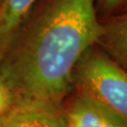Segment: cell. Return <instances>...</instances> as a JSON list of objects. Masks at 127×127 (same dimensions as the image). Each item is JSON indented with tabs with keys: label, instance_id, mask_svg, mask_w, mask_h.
<instances>
[{
	"label": "cell",
	"instance_id": "cell-7",
	"mask_svg": "<svg viewBox=\"0 0 127 127\" xmlns=\"http://www.w3.org/2000/svg\"><path fill=\"white\" fill-rule=\"evenodd\" d=\"M96 12L100 20H104L127 10V0H96Z\"/></svg>",
	"mask_w": 127,
	"mask_h": 127
},
{
	"label": "cell",
	"instance_id": "cell-3",
	"mask_svg": "<svg viewBox=\"0 0 127 127\" xmlns=\"http://www.w3.org/2000/svg\"><path fill=\"white\" fill-rule=\"evenodd\" d=\"M0 127H65L59 106L36 99L16 98L0 117Z\"/></svg>",
	"mask_w": 127,
	"mask_h": 127
},
{
	"label": "cell",
	"instance_id": "cell-2",
	"mask_svg": "<svg viewBox=\"0 0 127 127\" xmlns=\"http://www.w3.org/2000/svg\"><path fill=\"white\" fill-rule=\"evenodd\" d=\"M77 93L89 96L127 122V71L97 44L82 55L73 73Z\"/></svg>",
	"mask_w": 127,
	"mask_h": 127
},
{
	"label": "cell",
	"instance_id": "cell-8",
	"mask_svg": "<svg viewBox=\"0 0 127 127\" xmlns=\"http://www.w3.org/2000/svg\"><path fill=\"white\" fill-rule=\"evenodd\" d=\"M15 99L13 92L0 76V117L12 105Z\"/></svg>",
	"mask_w": 127,
	"mask_h": 127
},
{
	"label": "cell",
	"instance_id": "cell-6",
	"mask_svg": "<svg viewBox=\"0 0 127 127\" xmlns=\"http://www.w3.org/2000/svg\"><path fill=\"white\" fill-rule=\"evenodd\" d=\"M38 0H0V58Z\"/></svg>",
	"mask_w": 127,
	"mask_h": 127
},
{
	"label": "cell",
	"instance_id": "cell-1",
	"mask_svg": "<svg viewBox=\"0 0 127 127\" xmlns=\"http://www.w3.org/2000/svg\"><path fill=\"white\" fill-rule=\"evenodd\" d=\"M95 1L42 0L31 9L0 58V76L16 98L59 107L76 63L103 32Z\"/></svg>",
	"mask_w": 127,
	"mask_h": 127
},
{
	"label": "cell",
	"instance_id": "cell-5",
	"mask_svg": "<svg viewBox=\"0 0 127 127\" xmlns=\"http://www.w3.org/2000/svg\"><path fill=\"white\" fill-rule=\"evenodd\" d=\"M101 21L103 32L96 44L127 71V10Z\"/></svg>",
	"mask_w": 127,
	"mask_h": 127
},
{
	"label": "cell",
	"instance_id": "cell-4",
	"mask_svg": "<svg viewBox=\"0 0 127 127\" xmlns=\"http://www.w3.org/2000/svg\"><path fill=\"white\" fill-rule=\"evenodd\" d=\"M62 114L65 127H127V122L117 113L80 93Z\"/></svg>",
	"mask_w": 127,
	"mask_h": 127
}]
</instances>
